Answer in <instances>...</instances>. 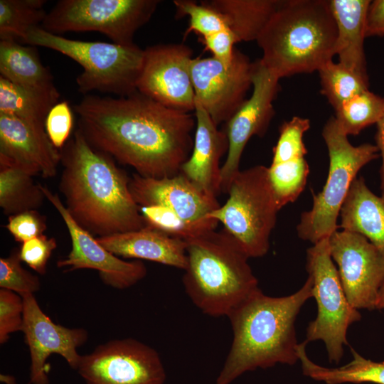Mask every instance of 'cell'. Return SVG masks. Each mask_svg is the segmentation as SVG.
I'll use <instances>...</instances> for the list:
<instances>
[{
  "label": "cell",
  "instance_id": "836d02e7",
  "mask_svg": "<svg viewBox=\"0 0 384 384\" xmlns=\"http://www.w3.org/2000/svg\"><path fill=\"white\" fill-rule=\"evenodd\" d=\"M19 250L15 249L7 257L0 259V287L21 296L34 294L41 287L38 277L21 265Z\"/></svg>",
  "mask_w": 384,
  "mask_h": 384
},
{
  "label": "cell",
  "instance_id": "7c38bea8",
  "mask_svg": "<svg viewBox=\"0 0 384 384\" xmlns=\"http://www.w3.org/2000/svg\"><path fill=\"white\" fill-rule=\"evenodd\" d=\"M253 68L254 63L237 49L228 67L213 57L192 59L190 71L196 100L216 125L227 122L247 100Z\"/></svg>",
  "mask_w": 384,
  "mask_h": 384
},
{
  "label": "cell",
  "instance_id": "1f68e13d",
  "mask_svg": "<svg viewBox=\"0 0 384 384\" xmlns=\"http://www.w3.org/2000/svg\"><path fill=\"white\" fill-rule=\"evenodd\" d=\"M176 16H189L188 27L185 36L193 32L204 38L228 28L224 16L214 9L201 2L191 0H175Z\"/></svg>",
  "mask_w": 384,
  "mask_h": 384
},
{
  "label": "cell",
  "instance_id": "ba28073f",
  "mask_svg": "<svg viewBox=\"0 0 384 384\" xmlns=\"http://www.w3.org/2000/svg\"><path fill=\"white\" fill-rule=\"evenodd\" d=\"M225 203L209 215L220 223L250 257L265 255L280 210L268 167L257 165L240 170L233 178Z\"/></svg>",
  "mask_w": 384,
  "mask_h": 384
},
{
  "label": "cell",
  "instance_id": "7a4b0ae2",
  "mask_svg": "<svg viewBox=\"0 0 384 384\" xmlns=\"http://www.w3.org/2000/svg\"><path fill=\"white\" fill-rule=\"evenodd\" d=\"M108 154L95 148L80 129L60 149L59 190L73 219L97 237L145 227L129 188V177Z\"/></svg>",
  "mask_w": 384,
  "mask_h": 384
},
{
  "label": "cell",
  "instance_id": "6da1fadb",
  "mask_svg": "<svg viewBox=\"0 0 384 384\" xmlns=\"http://www.w3.org/2000/svg\"><path fill=\"white\" fill-rule=\"evenodd\" d=\"M73 109L78 129L95 148L142 176H176L191 154L196 122L191 112L139 91L117 97L87 95Z\"/></svg>",
  "mask_w": 384,
  "mask_h": 384
},
{
  "label": "cell",
  "instance_id": "3957f363",
  "mask_svg": "<svg viewBox=\"0 0 384 384\" xmlns=\"http://www.w3.org/2000/svg\"><path fill=\"white\" fill-rule=\"evenodd\" d=\"M312 297V280L292 294L274 297L258 289L227 316L233 341L215 384H231L242 374L299 361L295 321Z\"/></svg>",
  "mask_w": 384,
  "mask_h": 384
},
{
  "label": "cell",
  "instance_id": "5bb4252c",
  "mask_svg": "<svg viewBox=\"0 0 384 384\" xmlns=\"http://www.w3.org/2000/svg\"><path fill=\"white\" fill-rule=\"evenodd\" d=\"M192 55V49L184 43L146 48L137 91L168 107L194 111L196 95L190 71Z\"/></svg>",
  "mask_w": 384,
  "mask_h": 384
},
{
  "label": "cell",
  "instance_id": "74e56055",
  "mask_svg": "<svg viewBox=\"0 0 384 384\" xmlns=\"http://www.w3.org/2000/svg\"><path fill=\"white\" fill-rule=\"evenodd\" d=\"M16 241L21 243L43 235L46 220L37 210H31L9 216L6 225Z\"/></svg>",
  "mask_w": 384,
  "mask_h": 384
},
{
  "label": "cell",
  "instance_id": "8fae6325",
  "mask_svg": "<svg viewBox=\"0 0 384 384\" xmlns=\"http://www.w3.org/2000/svg\"><path fill=\"white\" fill-rule=\"evenodd\" d=\"M86 384H164L158 352L134 338L115 339L82 356L76 369Z\"/></svg>",
  "mask_w": 384,
  "mask_h": 384
},
{
  "label": "cell",
  "instance_id": "d6986e66",
  "mask_svg": "<svg viewBox=\"0 0 384 384\" xmlns=\"http://www.w3.org/2000/svg\"><path fill=\"white\" fill-rule=\"evenodd\" d=\"M0 163L20 167L33 176L52 178L60 163L45 124L0 114Z\"/></svg>",
  "mask_w": 384,
  "mask_h": 384
},
{
  "label": "cell",
  "instance_id": "4316f807",
  "mask_svg": "<svg viewBox=\"0 0 384 384\" xmlns=\"http://www.w3.org/2000/svg\"><path fill=\"white\" fill-rule=\"evenodd\" d=\"M46 196L40 183L33 176L18 166L0 163V206L9 216L37 210Z\"/></svg>",
  "mask_w": 384,
  "mask_h": 384
},
{
  "label": "cell",
  "instance_id": "30bf717a",
  "mask_svg": "<svg viewBox=\"0 0 384 384\" xmlns=\"http://www.w3.org/2000/svg\"><path fill=\"white\" fill-rule=\"evenodd\" d=\"M158 0H60L46 14L42 28L56 35L97 31L112 43L132 46L135 33L155 12Z\"/></svg>",
  "mask_w": 384,
  "mask_h": 384
},
{
  "label": "cell",
  "instance_id": "83f0119b",
  "mask_svg": "<svg viewBox=\"0 0 384 384\" xmlns=\"http://www.w3.org/2000/svg\"><path fill=\"white\" fill-rule=\"evenodd\" d=\"M59 97L25 88L0 76V114L45 124Z\"/></svg>",
  "mask_w": 384,
  "mask_h": 384
},
{
  "label": "cell",
  "instance_id": "f546056e",
  "mask_svg": "<svg viewBox=\"0 0 384 384\" xmlns=\"http://www.w3.org/2000/svg\"><path fill=\"white\" fill-rule=\"evenodd\" d=\"M384 114V97L369 90L361 92L335 110V119L346 135H358L377 124Z\"/></svg>",
  "mask_w": 384,
  "mask_h": 384
},
{
  "label": "cell",
  "instance_id": "8992f818",
  "mask_svg": "<svg viewBox=\"0 0 384 384\" xmlns=\"http://www.w3.org/2000/svg\"><path fill=\"white\" fill-rule=\"evenodd\" d=\"M25 43L54 50L79 63L83 71L76 83L78 91L85 95L99 91L125 97L137 91L144 50L136 44L73 40L40 26L29 31Z\"/></svg>",
  "mask_w": 384,
  "mask_h": 384
},
{
  "label": "cell",
  "instance_id": "5b68a950",
  "mask_svg": "<svg viewBox=\"0 0 384 384\" xmlns=\"http://www.w3.org/2000/svg\"><path fill=\"white\" fill-rule=\"evenodd\" d=\"M185 241L187 265L183 285L202 313L228 316L260 289L250 257L225 230H210Z\"/></svg>",
  "mask_w": 384,
  "mask_h": 384
},
{
  "label": "cell",
  "instance_id": "8d00e7d4",
  "mask_svg": "<svg viewBox=\"0 0 384 384\" xmlns=\"http://www.w3.org/2000/svg\"><path fill=\"white\" fill-rule=\"evenodd\" d=\"M56 247L55 238L43 234L23 242L19 249V256L21 261L35 272L44 274L48 262Z\"/></svg>",
  "mask_w": 384,
  "mask_h": 384
},
{
  "label": "cell",
  "instance_id": "d4e9b609",
  "mask_svg": "<svg viewBox=\"0 0 384 384\" xmlns=\"http://www.w3.org/2000/svg\"><path fill=\"white\" fill-rule=\"evenodd\" d=\"M282 0H206L221 14L238 43L257 41Z\"/></svg>",
  "mask_w": 384,
  "mask_h": 384
},
{
  "label": "cell",
  "instance_id": "60d3db41",
  "mask_svg": "<svg viewBox=\"0 0 384 384\" xmlns=\"http://www.w3.org/2000/svg\"><path fill=\"white\" fill-rule=\"evenodd\" d=\"M377 132L375 134L376 146L380 151L382 158V164L380 169V188L384 191V114L378 122Z\"/></svg>",
  "mask_w": 384,
  "mask_h": 384
},
{
  "label": "cell",
  "instance_id": "f1b7e54d",
  "mask_svg": "<svg viewBox=\"0 0 384 384\" xmlns=\"http://www.w3.org/2000/svg\"><path fill=\"white\" fill-rule=\"evenodd\" d=\"M44 0H0L1 41L25 43L28 33L41 26L47 13Z\"/></svg>",
  "mask_w": 384,
  "mask_h": 384
},
{
  "label": "cell",
  "instance_id": "9a60e30c",
  "mask_svg": "<svg viewBox=\"0 0 384 384\" xmlns=\"http://www.w3.org/2000/svg\"><path fill=\"white\" fill-rule=\"evenodd\" d=\"M129 188L139 206H161L183 221L195 237L215 230L218 222L209 217L220 205L181 173L154 178L134 174Z\"/></svg>",
  "mask_w": 384,
  "mask_h": 384
},
{
  "label": "cell",
  "instance_id": "f35d334b",
  "mask_svg": "<svg viewBox=\"0 0 384 384\" xmlns=\"http://www.w3.org/2000/svg\"><path fill=\"white\" fill-rule=\"evenodd\" d=\"M199 41L206 50L213 54L214 58L226 67L230 66L234 58V45L238 41L229 28L211 36L200 38Z\"/></svg>",
  "mask_w": 384,
  "mask_h": 384
},
{
  "label": "cell",
  "instance_id": "277c9868",
  "mask_svg": "<svg viewBox=\"0 0 384 384\" xmlns=\"http://www.w3.org/2000/svg\"><path fill=\"white\" fill-rule=\"evenodd\" d=\"M337 27L328 0H282L257 39L265 68L280 79L318 71L336 55Z\"/></svg>",
  "mask_w": 384,
  "mask_h": 384
},
{
  "label": "cell",
  "instance_id": "ffe728a7",
  "mask_svg": "<svg viewBox=\"0 0 384 384\" xmlns=\"http://www.w3.org/2000/svg\"><path fill=\"white\" fill-rule=\"evenodd\" d=\"M194 111L196 127L193 146L179 173L207 194L217 198L221 193L220 161L228 153V139L196 100Z\"/></svg>",
  "mask_w": 384,
  "mask_h": 384
},
{
  "label": "cell",
  "instance_id": "ac0fdd59",
  "mask_svg": "<svg viewBox=\"0 0 384 384\" xmlns=\"http://www.w3.org/2000/svg\"><path fill=\"white\" fill-rule=\"evenodd\" d=\"M21 297L24 304L22 331L31 356L30 380L32 384H49L47 358L53 353L60 355L76 370L82 356L78 348L87 341L88 333L82 328L70 329L54 323L41 310L33 294Z\"/></svg>",
  "mask_w": 384,
  "mask_h": 384
},
{
  "label": "cell",
  "instance_id": "cb8c5ba5",
  "mask_svg": "<svg viewBox=\"0 0 384 384\" xmlns=\"http://www.w3.org/2000/svg\"><path fill=\"white\" fill-rule=\"evenodd\" d=\"M0 73L25 88L60 97L53 78L39 58L36 49L16 41H0Z\"/></svg>",
  "mask_w": 384,
  "mask_h": 384
},
{
  "label": "cell",
  "instance_id": "d6a6232c",
  "mask_svg": "<svg viewBox=\"0 0 384 384\" xmlns=\"http://www.w3.org/2000/svg\"><path fill=\"white\" fill-rule=\"evenodd\" d=\"M309 128L310 121L306 118L295 116L284 122L279 128V136L273 149L272 163L304 157L307 149L303 142V137Z\"/></svg>",
  "mask_w": 384,
  "mask_h": 384
},
{
  "label": "cell",
  "instance_id": "484cf974",
  "mask_svg": "<svg viewBox=\"0 0 384 384\" xmlns=\"http://www.w3.org/2000/svg\"><path fill=\"white\" fill-rule=\"evenodd\" d=\"M299 343L297 353L303 373L315 380L326 384L372 383L384 384V361L380 362L366 359L351 348L353 359L338 368H326L317 365L308 357L306 345Z\"/></svg>",
  "mask_w": 384,
  "mask_h": 384
},
{
  "label": "cell",
  "instance_id": "ab89813d",
  "mask_svg": "<svg viewBox=\"0 0 384 384\" xmlns=\"http://www.w3.org/2000/svg\"><path fill=\"white\" fill-rule=\"evenodd\" d=\"M366 38L384 36V0L370 1L366 18Z\"/></svg>",
  "mask_w": 384,
  "mask_h": 384
},
{
  "label": "cell",
  "instance_id": "9c48e42d",
  "mask_svg": "<svg viewBox=\"0 0 384 384\" xmlns=\"http://www.w3.org/2000/svg\"><path fill=\"white\" fill-rule=\"evenodd\" d=\"M329 238L313 244L306 251V268L312 280L317 314L306 328L305 341H322L329 360L337 363L343 357V346L348 344V329L361 320V315L346 299L330 255Z\"/></svg>",
  "mask_w": 384,
  "mask_h": 384
},
{
  "label": "cell",
  "instance_id": "e575fe53",
  "mask_svg": "<svg viewBox=\"0 0 384 384\" xmlns=\"http://www.w3.org/2000/svg\"><path fill=\"white\" fill-rule=\"evenodd\" d=\"M24 304L18 294L0 289V343L4 344L14 332L21 331L23 325Z\"/></svg>",
  "mask_w": 384,
  "mask_h": 384
},
{
  "label": "cell",
  "instance_id": "603a6c76",
  "mask_svg": "<svg viewBox=\"0 0 384 384\" xmlns=\"http://www.w3.org/2000/svg\"><path fill=\"white\" fill-rule=\"evenodd\" d=\"M340 227L366 238L384 257V191L377 196L356 178L341 206Z\"/></svg>",
  "mask_w": 384,
  "mask_h": 384
},
{
  "label": "cell",
  "instance_id": "4fadbf2b",
  "mask_svg": "<svg viewBox=\"0 0 384 384\" xmlns=\"http://www.w3.org/2000/svg\"><path fill=\"white\" fill-rule=\"evenodd\" d=\"M329 245L348 303L357 310L375 309L384 282L383 255L366 238L348 230H336Z\"/></svg>",
  "mask_w": 384,
  "mask_h": 384
},
{
  "label": "cell",
  "instance_id": "b9f144b4",
  "mask_svg": "<svg viewBox=\"0 0 384 384\" xmlns=\"http://www.w3.org/2000/svg\"><path fill=\"white\" fill-rule=\"evenodd\" d=\"M375 309H384V282L382 284L378 294Z\"/></svg>",
  "mask_w": 384,
  "mask_h": 384
},
{
  "label": "cell",
  "instance_id": "4dcf8cb0",
  "mask_svg": "<svg viewBox=\"0 0 384 384\" xmlns=\"http://www.w3.org/2000/svg\"><path fill=\"white\" fill-rule=\"evenodd\" d=\"M321 92L334 110L355 95L368 90V80L331 60L318 70Z\"/></svg>",
  "mask_w": 384,
  "mask_h": 384
},
{
  "label": "cell",
  "instance_id": "44dd1931",
  "mask_svg": "<svg viewBox=\"0 0 384 384\" xmlns=\"http://www.w3.org/2000/svg\"><path fill=\"white\" fill-rule=\"evenodd\" d=\"M96 239L117 257L152 261L183 270L187 265L186 241L149 227Z\"/></svg>",
  "mask_w": 384,
  "mask_h": 384
},
{
  "label": "cell",
  "instance_id": "2e32d148",
  "mask_svg": "<svg viewBox=\"0 0 384 384\" xmlns=\"http://www.w3.org/2000/svg\"><path fill=\"white\" fill-rule=\"evenodd\" d=\"M40 186L61 216L71 239V250L65 258L58 261V267L65 268V272L97 270L104 284L117 289L129 288L146 277L147 270L142 260L126 261L108 251L73 219L57 193L41 183Z\"/></svg>",
  "mask_w": 384,
  "mask_h": 384
},
{
  "label": "cell",
  "instance_id": "7402d4cb",
  "mask_svg": "<svg viewBox=\"0 0 384 384\" xmlns=\"http://www.w3.org/2000/svg\"><path fill=\"white\" fill-rule=\"evenodd\" d=\"M368 0H330L336 23V55L343 66L368 80L364 52Z\"/></svg>",
  "mask_w": 384,
  "mask_h": 384
},
{
  "label": "cell",
  "instance_id": "52a82bcc",
  "mask_svg": "<svg viewBox=\"0 0 384 384\" xmlns=\"http://www.w3.org/2000/svg\"><path fill=\"white\" fill-rule=\"evenodd\" d=\"M322 137L329 167L323 189L313 195L311 208L304 212L297 227L298 236L313 244L337 230V220L352 182L360 169L379 156L376 145H352L334 117L326 122Z\"/></svg>",
  "mask_w": 384,
  "mask_h": 384
},
{
  "label": "cell",
  "instance_id": "d590c367",
  "mask_svg": "<svg viewBox=\"0 0 384 384\" xmlns=\"http://www.w3.org/2000/svg\"><path fill=\"white\" fill-rule=\"evenodd\" d=\"M73 124V112L67 101L58 102L48 112L45 122L46 131L58 149L60 150L70 139Z\"/></svg>",
  "mask_w": 384,
  "mask_h": 384
},
{
  "label": "cell",
  "instance_id": "e0dca14e",
  "mask_svg": "<svg viewBox=\"0 0 384 384\" xmlns=\"http://www.w3.org/2000/svg\"><path fill=\"white\" fill-rule=\"evenodd\" d=\"M279 80L260 59L254 62L252 93L225 123L223 131L229 146L226 159L221 166V193H227L233 178L239 172L240 159L247 142L252 136L262 137L267 132L274 114L273 101L280 88Z\"/></svg>",
  "mask_w": 384,
  "mask_h": 384
}]
</instances>
